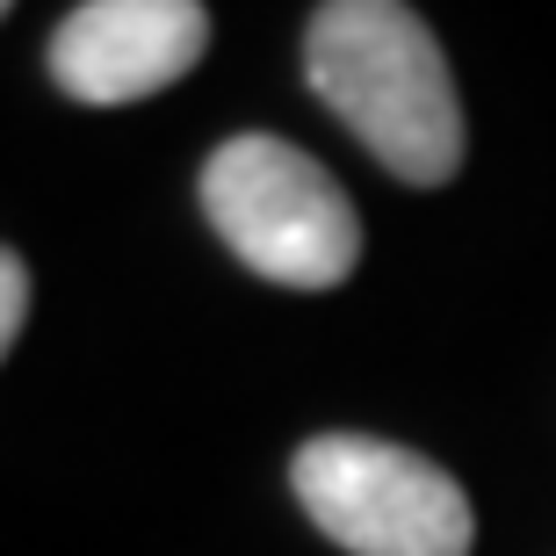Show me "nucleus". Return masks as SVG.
<instances>
[{
	"mask_svg": "<svg viewBox=\"0 0 556 556\" xmlns=\"http://www.w3.org/2000/svg\"><path fill=\"white\" fill-rule=\"evenodd\" d=\"M304 80L397 181H455L470 144L455 73L405 0H326L304 29Z\"/></svg>",
	"mask_w": 556,
	"mask_h": 556,
	"instance_id": "nucleus-1",
	"label": "nucleus"
},
{
	"mask_svg": "<svg viewBox=\"0 0 556 556\" xmlns=\"http://www.w3.org/2000/svg\"><path fill=\"white\" fill-rule=\"evenodd\" d=\"M203 210L217 239L261 282L282 289H340L362 261L354 195L326 166L275 130H239L203 166Z\"/></svg>",
	"mask_w": 556,
	"mask_h": 556,
	"instance_id": "nucleus-2",
	"label": "nucleus"
},
{
	"mask_svg": "<svg viewBox=\"0 0 556 556\" xmlns=\"http://www.w3.org/2000/svg\"><path fill=\"white\" fill-rule=\"evenodd\" d=\"M296 506L348 556H470V492L419 448L376 433H318L289 463Z\"/></svg>",
	"mask_w": 556,
	"mask_h": 556,
	"instance_id": "nucleus-3",
	"label": "nucleus"
},
{
	"mask_svg": "<svg viewBox=\"0 0 556 556\" xmlns=\"http://www.w3.org/2000/svg\"><path fill=\"white\" fill-rule=\"evenodd\" d=\"M203 51V0H80L51 29V80L80 109H130L195 73Z\"/></svg>",
	"mask_w": 556,
	"mask_h": 556,
	"instance_id": "nucleus-4",
	"label": "nucleus"
},
{
	"mask_svg": "<svg viewBox=\"0 0 556 556\" xmlns=\"http://www.w3.org/2000/svg\"><path fill=\"white\" fill-rule=\"evenodd\" d=\"M22 318H29V268H22V253L0 247V362H8V348H15Z\"/></svg>",
	"mask_w": 556,
	"mask_h": 556,
	"instance_id": "nucleus-5",
	"label": "nucleus"
},
{
	"mask_svg": "<svg viewBox=\"0 0 556 556\" xmlns=\"http://www.w3.org/2000/svg\"><path fill=\"white\" fill-rule=\"evenodd\" d=\"M8 8H15V0H0V15H8Z\"/></svg>",
	"mask_w": 556,
	"mask_h": 556,
	"instance_id": "nucleus-6",
	"label": "nucleus"
}]
</instances>
